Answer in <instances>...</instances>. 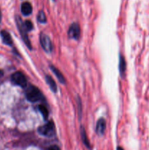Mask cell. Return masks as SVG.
Here are the masks:
<instances>
[{"label":"cell","mask_w":149,"mask_h":150,"mask_svg":"<svg viewBox=\"0 0 149 150\" xmlns=\"http://www.w3.org/2000/svg\"><path fill=\"white\" fill-rule=\"evenodd\" d=\"M77 107H78V115L79 117L81 118L82 116V103H81V100L80 98H77Z\"/></svg>","instance_id":"17"},{"label":"cell","mask_w":149,"mask_h":150,"mask_svg":"<svg viewBox=\"0 0 149 150\" xmlns=\"http://www.w3.org/2000/svg\"><path fill=\"white\" fill-rule=\"evenodd\" d=\"M38 109H39V111L40 112V114H42V116L43 117V119L45 120H47L48 118V116H49V111H48V108L45 106V105H39L38 106Z\"/></svg>","instance_id":"14"},{"label":"cell","mask_w":149,"mask_h":150,"mask_svg":"<svg viewBox=\"0 0 149 150\" xmlns=\"http://www.w3.org/2000/svg\"><path fill=\"white\" fill-rule=\"evenodd\" d=\"M25 95L27 100L31 103H36L43 99V95L41 91L33 85H29L28 87L26 86Z\"/></svg>","instance_id":"1"},{"label":"cell","mask_w":149,"mask_h":150,"mask_svg":"<svg viewBox=\"0 0 149 150\" xmlns=\"http://www.w3.org/2000/svg\"><path fill=\"white\" fill-rule=\"evenodd\" d=\"M48 150H61V149H60V148L58 147L57 145H52V146H51L50 147H48Z\"/></svg>","instance_id":"18"},{"label":"cell","mask_w":149,"mask_h":150,"mask_svg":"<svg viewBox=\"0 0 149 150\" xmlns=\"http://www.w3.org/2000/svg\"><path fill=\"white\" fill-rule=\"evenodd\" d=\"M68 37L71 39L77 40L80 37V28L77 23H73L68 29Z\"/></svg>","instance_id":"6"},{"label":"cell","mask_w":149,"mask_h":150,"mask_svg":"<svg viewBox=\"0 0 149 150\" xmlns=\"http://www.w3.org/2000/svg\"><path fill=\"white\" fill-rule=\"evenodd\" d=\"M22 23H23V22H22V21L20 20V18L18 16L17 26H18V28L19 32H20V35H21V37H22V38H23L24 42L26 43V46H27L29 49H32V43H31L30 40H29V37H28V35H27L28 32H26V31H25V29H23V26H22Z\"/></svg>","instance_id":"5"},{"label":"cell","mask_w":149,"mask_h":150,"mask_svg":"<svg viewBox=\"0 0 149 150\" xmlns=\"http://www.w3.org/2000/svg\"><path fill=\"white\" fill-rule=\"evenodd\" d=\"M80 137H81L82 142H83V144L86 146V147L89 149H91V145L90 142L88 139L87 134H86V132L83 126L80 127Z\"/></svg>","instance_id":"10"},{"label":"cell","mask_w":149,"mask_h":150,"mask_svg":"<svg viewBox=\"0 0 149 150\" xmlns=\"http://www.w3.org/2000/svg\"><path fill=\"white\" fill-rule=\"evenodd\" d=\"M20 11H21L22 14L23 16H29L32 13V4L29 2H28V1H25V2L22 3L21 6H20Z\"/></svg>","instance_id":"11"},{"label":"cell","mask_w":149,"mask_h":150,"mask_svg":"<svg viewBox=\"0 0 149 150\" xmlns=\"http://www.w3.org/2000/svg\"><path fill=\"white\" fill-rule=\"evenodd\" d=\"M45 81H46L47 84L48 85V86L50 87L51 90L53 91L54 93H56L57 91H58V88H57V85L55 81L53 80V79L51 76H49V75L45 76Z\"/></svg>","instance_id":"12"},{"label":"cell","mask_w":149,"mask_h":150,"mask_svg":"<svg viewBox=\"0 0 149 150\" xmlns=\"http://www.w3.org/2000/svg\"><path fill=\"white\" fill-rule=\"evenodd\" d=\"M37 21L39 22V23H45L47 22L46 16H45V13H44L42 10H40V11L38 13L37 16Z\"/></svg>","instance_id":"16"},{"label":"cell","mask_w":149,"mask_h":150,"mask_svg":"<svg viewBox=\"0 0 149 150\" xmlns=\"http://www.w3.org/2000/svg\"><path fill=\"white\" fill-rule=\"evenodd\" d=\"M11 81L14 84L26 88L27 86V79L26 76L20 71H16L11 76Z\"/></svg>","instance_id":"3"},{"label":"cell","mask_w":149,"mask_h":150,"mask_svg":"<svg viewBox=\"0 0 149 150\" xmlns=\"http://www.w3.org/2000/svg\"><path fill=\"white\" fill-rule=\"evenodd\" d=\"M50 68L51 69V70L53 71V73L54 74H55V76H56V78H57V79L58 80V81H59L61 83H62V84H65L66 79H65V78H64V75L62 74V73H61V72L60 71L58 68H57V67H56L55 66H53V65H50Z\"/></svg>","instance_id":"9"},{"label":"cell","mask_w":149,"mask_h":150,"mask_svg":"<svg viewBox=\"0 0 149 150\" xmlns=\"http://www.w3.org/2000/svg\"><path fill=\"white\" fill-rule=\"evenodd\" d=\"M22 26H23V29H25V31L27 32H30V31H32V29H33V23H32V21H25L24 22H23L22 23Z\"/></svg>","instance_id":"15"},{"label":"cell","mask_w":149,"mask_h":150,"mask_svg":"<svg viewBox=\"0 0 149 150\" xmlns=\"http://www.w3.org/2000/svg\"><path fill=\"white\" fill-rule=\"evenodd\" d=\"M117 150H124V149H123L121 146H118V147H117Z\"/></svg>","instance_id":"20"},{"label":"cell","mask_w":149,"mask_h":150,"mask_svg":"<svg viewBox=\"0 0 149 150\" xmlns=\"http://www.w3.org/2000/svg\"><path fill=\"white\" fill-rule=\"evenodd\" d=\"M37 132L42 136L45 137H52L56 133L55 125L53 122L49 121L43 125L38 127Z\"/></svg>","instance_id":"2"},{"label":"cell","mask_w":149,"mask_h":150,"mask_svg":"<svg viewBox=\"0 0 149 150\" xmlns=\"http://www.w3.org/2000/svg\"><path fill=\"white\" fill-rule=\"evenodd\" d=\"M0 35H1L2 42H4L5 45H9V46H12V45H13V40H12L11 36H10V33H9L8 32H7L6 30H2L0 32Z\"/></svg>","instance_id":"8"},{"label":"cell","mask_w":149,"mask_h":150,"mask_svg":"<svg viewBox=\"0 0 149 150\" xmlns=\"http://www.w3.org/2000/svg\"><path fill=\"white\" fill-rule=\"evenodd\" d=\"M106 130V121L104 118H100L98 120L96 125V133L98 136H104Z\"/></svg>","instance_id":"7"},{"label":"cell","mask_w":149,"mask_h":150,"mask_svg":"<svg viewBox=\"0 0 149 150\" xmlns=\"http://www.w3.org/2000/svg\"><path fill=\"white\" fill-rule=\"evenodd\" d=\"M119 71L121 76H124L125 74L126 69H127V64H126L125 59H124V56L120 54L119 55Z\"/></svg>","instance_id":"13"},{"label":"cell","mask_w":149,"mask_h":150,"mask_svg":"<svg viewBox=\"0 0 149 150\" xmlns=\"http://www.w3.org/2000/svg\"><path fill=\"white\" fill-rule=\"evenodd\" d=\"M39 42H40L41 46L45 52L48 53V54L52 52L53 46L52 41L48 35L43 33L41 34L39 36Z\"/></svg>","instance_id":"4"},{"label":"cell","mask_w":149,"mask_h":150,"mask_svg":"<svg viewBox=\"0 0 149 150\" xmlns=\"http://www.w3.org/2000/svg\"><path fill=\"white\" fill-rule=\"evenodd\" d=\"M1 10H0V23H1Z\"/></svg>","instance_id":"21"},{"label":"cell","mask_w":149,"mask_h":150,"mask_svg":"<svg viewBox=\"0 0 149 150\" xmlns=\"http://www.w3.org/2000/svg\"><path fill=\"white\" fill-rule=\"evenodd\" d=\"M3 74H4V73H3L2 70H0V78H1L3 76Z\"/></svg>","instance_id":"19"}]
</instances>
